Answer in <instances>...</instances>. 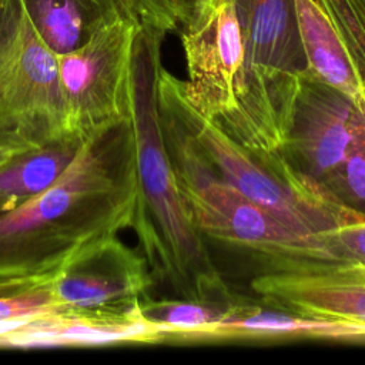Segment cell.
I'll return each mask as SVG.
<instances>
[{
    "mask_svg": "<svg viewBox=\"0 0 365 365\" xmlns=\"http://www.w3.org/2000/svg\"><path fill=\"white\" fill-rule=\"evenodd\" d=\"M130 118L86 140L46 191L0 212V279L58 272L94 245L131 228L137 205Z\"/></svg>",
    "mask_w": 365,
    "mask_h": 365,
    "instance_id": "6da1fadb",
    "label": "cell"
},
{
    "mask_svg": "<svg viewBox=\"0 0 365 365\" xmlns=\"http://www.w3.org/2000/svg\"><path fill=\"white\" fill-rule=\"evenodd\" d=\"M167 33L141 23L134 43L130 121L135 140L137 205L131 230L155 282L177 298L232 302L238 298L192 224L165 147L158 108L161 47Z\"/></svg>",
    "mask_w": 365,
    "mask_h": 365,
    "instance_id": "7a4b0ae2",
    "label": "cell"
},
{
    "mask_svg": "<svg viewBox=\"0 0 365 365\" xmlns=\"http://www.w3.org/2000/svg\"><path fill=\"white\" fill-rule=\"evenodd\" d=\"M160 118L180 194L207 241L261 259L267 272L314 274L345 265L321 235L294 228L218 178L174 117L160 108Z\"/></svg>",
    "mask_w": 365,
    "mask_h": 365,
    "instance_id": "3957f363",
    "label": "cell"
},
{
    "mask_svg": "<svg viewBox=\"0 0 365 365\" xmlns=\"http://www.w3.org/2000/svg\"><path fill=\"white\" fill-rule=\"evenodd\" d=\"M158 106L174 117L218 178L294 228L319 235L365 220L325 185L297 171L279 150H254L231 138L190 103L184 80L164 66L158 76Z\"/></svg>",
    "mask_w": 365,
    "mask_h": 365,
    "instance_id": "277c9868",
    "label": "cell"
},
{
    "mask_svg": "<svg viewBox=\"0 0 365 365\" xmlns=\"http://www.w3.org/2000/svg\"><path fill=\"white\" fill-rule=\"evenodd\" d=\"M247 66V138L254 150H279L301 77L309 70L297 0H234Z\"/></svg>",
    "mask_w": 365,
    "mask_h": 365,
    "instance_id": "5b68a950",
    "label": "cell"
},
{
    "mask_svg": "<svg viewBox=\"0 0 365 365\" xmlns=\"http://www.w3.org/2000/svg\"><path fill=\"white\" fill-rule=\"evenodd\" d=\"M68 137L57 56L21 0H0V140L26 150Z\"/></svg>",
    "mask_w": 365,
    "mask_h": 365,
    "instance_id": "8992f818",
    "label": "cell"
},
{
    "mask_svg": "<svg viewBox=\"0 0 365 365\" xmlns=\"http://www.w3.org/2000/svg\"><path fill=\"white\" fill-rule=\"evenodd\" d=\"M140 16L120 10L80 47L57 56L67 128L87 140L131 113V70Z\"/></svg>",
    "mask_w": 365,
    "mask_h": 365,
    "instance_id": "52a82bcc",
    "label": "cell"
},
{
    "mask_svg": "<svg viewBox=\"0 0 365 365\" xmlns=\"http://www.w3.org/2000/svg\"><path fill=\"white\" fill-rule=\"evenodd\" d=\"M190 103L231 138H247L245 47L234 0H218L205 14L180 29Z\"/></svg>",
    "mask_w": 365,
    "mask_h": 365,
    "instance_id": "ba28073f",
    "label": "cell"
},
{
    "mask_svg": "<svg viewBox=\"0 0 365 365\" xmlns=\"http://www.w3.org/2000/svg\"><path fill=\"white\" fill-rule=\"evenodd\" d=\"M365 140V113L309 70L301 77L279 151L304 175L321 182Z\"/></svg>",
    "mask_w": 365,
    "mask_h": 365,
    "instance_id": "9c48e42d",
    "label": "cell"
},
{
    "mask_svg": "<svg viewBox=\"0 0 365 365\" xmlns=\"http://www.w3.org/2000/svg\"><path fill=\"white\" fill-rule=\"evenodd\" d=\"M155 285L145 257L117 237L78 255L56 278V294L66 311L123 317L140 311Z\"/></svg>",
    "mask_w": 365,
    "mask_h": 365,
    "instance_id": "30bf717a",
    "label": "cell"
},
{
    "mask_svg": "<svg viewBox=\"0 0 365 365\" xmlns=\"http://www.w3.org/2000/svg\"><path fill=\"white\" fill-rule=\"evenodd\" d=\"M309 71L365 113V0H297Z\"/></svg>",
    "mask_w": 365,
    "mask_h": 365,
    "instance_id": "8fae6325",
    "label": "cell"
},
{
    "mask_svg": "<svg viewBox=\"0 0 365 365\" xmlns=\"http://www.w3.org/2000/svg\"><path fill=\"white\" fill-rule=\"evenodd\" d=\"M264 304L365 327V269L344 265L325 272H264L251 282Z\"/></svg>",
    "mask_w": 365,
    "mask_h": 365,
    "instance_id": "7c38bea8",
    "label": "cell"
},
{
    "mask_svg": "<svg viewBox=\"0 0 365 365\" xmlns=\"http://www.w3.org/2000/svg\"><path fill=\"white\" fill-rule=\"evenodd\" d=\"M163 334L141 312L123 317L58 311L30 318L0 334V348L155 344Z\"/></svg>",
    "mask_w": 365,
    "mask_h": 365,
    "instance_id": "4fadbf2b",
    "label": "cell"
},
{
    "mask_svg": "<svg viewBox=\"0 0 365 365\" xmlns=\"http://www.w3.org/2000/svg\"><path fill=\"white\" fill-rule=\"evenodd\" d=\"M292 338L365 342V327L307 317L240 297L217 322L202 332L200 341Z\"/></svg>",
    "mask_w": 365,
    "mask_h": 365,
    "instance_id": "5bb4252c",
    "label": "cell"
},
{
    "mask_svg": "<svg viewBox=\"0 0 365 365\" xmlns=\"http://www.w3.org/2000/svg\"><path fill=\"white\" fill-rule=\"evenodd\" d=\"M21 1L40 38L56 56L80 47L117 11L133 10L137 13L131 4L110 0Z\"/></svg>",
    "mask_w": 365,
    "mask_h": 365,
    "instance_id": "9a60e30c",
    "label": "cell"
},
{
    "mask_svg": "<svg viewBox=\"0 0 365 365\" xmlns=\"http://www.w3.org/2000/svg\"><path fill=\"white\" fill-rule=\"evenodd\" d=\"M86 140H66L30 148L0 167V194L21 202L51 187L71 165Z\"/></svg>",
    "mask_w": 365,
    "mask_h": 365,
    "instance_id": "2e32d148",
    "label": "cell"
},
{
    "mask_svg": "<svg viewBox=\"0 0 365 365\" xmlns=\"http://www.w3.org/2000/svg\"><path fill=\"white\" fill-rule=\"evenodd\" d=\"M235 301L208 302L184 298L154 299L148 295L141 301L140 312L145 321L163 334L164 341L200 342L202 332L217 322Z\"/></svg>",
    "mask_w": 365,
    "mask_h": 365,
    "instance_id": "e0dca14e",
    "label": "cell"
},
{
    "mask_svg": "<svg viewBox=\"0 0 365 365\" xmlns=\"http://www.w3.org/2000/svg\"><path fill=\"white\" fill-rule=\"evenodd\" d=\"M57 274L0 279V334L30 318L66 311L56 294Z\"/></svg>",
    "mask_w": 365,
    "mask_h": 365,
    "instance_id": "ac0fdd59",
    "label": "cell"
},
{
    "mask_svg": "<svg viewBox=\"0 0 365 365\" xmlns=\"http://www.w3.org/2000/svg\"><path fill=\"white\" fill-rule=\"evenodd\" d=\"M324 185L345 207L365 218V140L327 177Z\"/></svg>",
    "mask_w": 365,
    "mask_h": 365,
    "instance_id": "d6986e66",
    "label": "cell"
},
{
    "mask_svg": "<svg viewBox=\"0 0 365 365\" xmlns=\"http://www.w3.org/2000/svg\"><path fill=\"white\" fill-rule=\"evenodd\" d=\"M143 23L164 30L180 31L194 19L198 0H133Z\"/></svg>",
    "mask_w": 365,
    "mask_h": 365,
    "instance_id": "ffe728a7",
    "label": "cell"
},
{
    "mask_svg": "<svg viewBox=\"0 0 365 365\" xmlns=\"http://www.w3.org/2000/svg\"><path fill=\"white\" fill-rule=\"evenodd\" d=\"M319 235L339 262L365 269V220L324 231Z\"/></svg>",
    "mask_w": 365,
    "mask_h": 365,
    "instance_id": "44dd1931",
    "label": "cell"
},
{
    "mask_svg": "<svg viewBox=\"0 0 365 365\" xmlns=\"http://www.w3.org/2000/svg\"><path fill=\"white\" fill-rule=\"evenodd\" d=\"M23 151H26V148L11 144L9 141L0 140V167L7 164L11 158H14L17 154H20Z\"/></svg>",
    "mask_w": 365,
    "mask_h": 365,
    "instance_id": "7402d4cb",
    "label": "cell"
},
{
    "mask_svg": "<svg viewBox=\"0 0 365 365\" xmlns=\"http://www.w3.org/2000/svg\"><path fill=\"white\" fill-rule=\"evenodd\" d=\"M217 1H218V0H198V3H197V10H195V14H194V19L191 20V23L195 21L197 19H200L202 14H205ZM188 24H190V23H188ZM184 27H185V26H184Z\"/></svg>",
    "mask_w": 365,
    "mask_h": 365,
    "instance_id": "603a6c76",
    "label": "cell"
},
{
    "mask_svg": "<svg viewBox=\"0 0 365 365\" xmlns=\"http://www.w3.org/2000/svg\"><path fill=\"white\" fill-rule=\"evenodd\" d=\"M17 204H19V202H16L14 200H11V198H9V197L0 194V212L4 211V210H9V208H11V207H14V205H17Z\"/></svg>",
    "mask_w": 365,
    "mask_h": 365,
    "instance_id": "cb8c5ba5",
    "label": "cell"
},
{
    "mask_svg": "<svg viewBox=\"0 0 365 365\" xmlns=\"http://www.w3.org/2000/svg\"><path fill=\"white\" fill-rule=\"evenodd\" d=\"M110 1H118V3H127V4H131L135 10H137V7H135V4L133 3V0H110ZM138 13V11H137ZM140 16V14H138Z\"/></svg>",
    "mask_w": 365,
    "mask_h": 365,
    "instance_id": "d4e9b609",
    "label": "cell"
}]
</instances>
